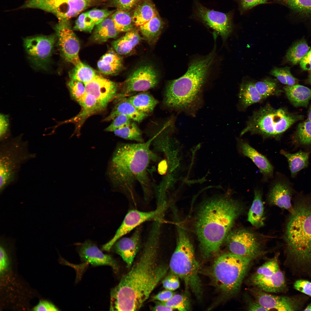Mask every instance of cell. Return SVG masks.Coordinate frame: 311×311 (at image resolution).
<instances>
[{
  "mask_svg": "<svg viewBox=\"0 0 311 311\" xmlns=\"http://www.w3.org/2000/svg\"><path fill=\"white\" fill-rule=\"evenodd\" d=\"M162 225L153 222L139 258L111 290L110 310H139L166 275L168 267L159 258Z\"/></svg>",
  "mask_w": 311,
  "mask_h": 311,
  "instance_id": "6da1fadb",
  "label": "cell"
},
{
  "mask_svg": "<svg viewBox=\"0 0 311 311\" xmlns=\"http://www.w3.org/2000/svg\"><path fill=\"white\" fill-rule=\"evenodd\" d=\"M154 137L146 142L121 143L116 148L109 164L108 175L113 187L133 203H136V187H141L145 200L148 201L153 189L148 168L157 157L150 149Z\"/></svg>",
  "mask_w": 311,
  "mask_h": 311,
  "instance_id": "7a4b0ae2",
  "label": "cell"
},
{
  "mask_svg": "<svg viewBox=\"0 0 311 311\" xmlns=\"http://www.w3.org/2000/svg\"><path fill=\"white\" fill-rule=\"evenodd\" d=\"M283 238L293 274L311 278V194L295 193Z\"/></svg>",
  "mask_w": 311,
  "mask_h": 311,
  "instance_id": "3957f363",
  "label": "cell"
},
{
  "mask_svg": "<svg viewBox=\"0 0 311 311\" xmlns=\"http://www.w3.org/2000/svg\"><path fill=\"white\" fill-rule=\"evenodd\" d=\"M244 210L238 200L224 197L203 203L197 212L196 230L205 257L217 252Z\"/></svg>",
  "mask_w": 311,
  "mask_h": 311,
  "instance_id": "277c9868",
  "label": "cell"
},
{
  "mask_svg": "<svg viewBox=\"0 0 311 311\" xmlns=\"http://www.w3.org/2000/svg\"><path fill=\"white\" fill-rule=\"evenodd\" d=\"M214 51L193 60L183 76L168 81L163 103L168 108L194 115L202 103V91L215 57Z\"/></svg>",
  "mask_w": 311,
  "mask_h": 311,
  "instance_id": "5b68a950",
  "label": "cell"
},
{
  "mask_svg": "<svg viewBox=\"0 0 311 311\" xmlns=\"http://www.w3.org/2000/svg\"><path fill=\"white\" fill-rule=\"evenodd\" d=\"M303 118L302 115L290 113L285 109H275L267 104L253 113L240 135L250 132L265 138H278Z\"/></svg>",
  "mask_w": 311,
  "mask_h": 311,
  "instance_id": "8992f818",
  "label": "cell"
},
{
  "mask_svg": "<svg viewBox=\"0 0 311 311\" xmlns=\"http://www.w3.org/2000/svg\"><path fill=\"white\" fill-rule=\"evenodd\" d=\"M176 246L171 257L169 268L172 274L182 279L186 288H190L198 298L202 290L198 275L199 265L193 246L183 229L177 225Z\"/></svg>",
  "mask_w": 311,
  "mask_h": 311,
  "instance_id": "52a82bcc",
  "label": "cell"
},
{
  "mask_svg": "<svg viewBox=\"0 0 311 311\" xmlns=\"http://www.w3.org/2000/svg\"><path fill=\"white\" fill-rule=\"evenodd\" d=\"M23 134L0 142V192L13 184L22 166L35 158L31 152L28 141H23Z\"/></svg>",
  "mask_w": 311,
  "mask_h": 311,
  "instance_id": "ba28073f",
  "label": "cell"
},
{
  "mask_svg": "<svg viewBox=\"0 0 311 311\" xmlns=\"http://www.w3.org/2000/svg\"><path fill=\"white\" fill-rule=\"evenodd\" d=\"M253 259L231 253L222 254L216 259L211 275L223 294L231 296L237 293Z\"/></svg>",
  "mask_w": 311,
  "mask_h": 311,
  "instance_id": "9c48e42d",
  "label": "cell"
},
{
  "mask_svg": "<svg viewBox=\"0 0 311 311\" xmlns=\"http://www.w3.org/2000/svg\"><path fill=\"white\" fill-rule=\"evenodd\" d=\"M225 240L230 253L239 256L253 259L263 252L258 236L248 229L240 228L230 231Z\"/></svg>",
  "mask_w": 311,
  "mask_h": 311,
  "instance_id": "30bf717a",
  "label": "cell"
},
{
  "mask_svg": "<svg viewBox=\"0 0 311 311\" xmlns=\"http://www.w3.org/2000/svg\"><path fill=\"white\" fill-rule=\"evenodd\" d=\"M167 206H157L156 208L149 211L137 209L129 211L113 237L103 245V250L109 251L115 242L120 238L148 221L162 219Z\"/></svg>",
  "mask_w": 311,
  "mask_h": 311,
  "instance_id": "8fae6325",
  "label": "cell"
},
{
  "mask_svg": "<svg viewBox=\"0 0 311 311\" xmlns=\"http://www.w3.org/2000/svg\"><path fill=\"white\" fill-rule=\"evenodd\" d=\"M193 16L211 28L225 39L232 28L233 12L224 13L208 9L198 0H194Z\"/></svg>",
  "mask_w": 311,
  "mask_h": 311,
  "instance_id": "7c38bea8",
  "label": "cell"
},
{
  "mask_svg": "<svg viewBox=\"0 0 311 311\" xmlns=\"http://www.w3.org/2000/svg\"><path fill=\"white\" fill-rule=\"evenodd\" d=\"M56 36L54 35L28 37L24 40V45L31 62L37 68L48 69Z\"/></svg>",
  "mask_w": 311,
  "mask_h": 311,
  "instance_id": "4fadbf2b",
  "label": "cell"
},
{
  "mask_svg": "<svg viewBox=\"0 0 311 311\" xmlns=\"http://www.w3.org/2000/svg\"><path fill=\"white\" fill-rule=\"evenodd\" d=\"M158 81V74L152 66H141L127 78L116 98L125 97L135 92L147 91L155 87Z\"/></svg>",
  "mask_w": 311,
  "mask_h": 311,
  "instance_id": "5bb4252c",
  "label": "cell"
},
{
  "mask_svg": "<svg viewBox=\"0 0 311 311\" xmlns=\"http://www.w3.org/2000/svg\"><path fill=\"white\" fill-rule=\"evenodd\" d=\"M255 301L269 311H297L302 309L307 299L304 296L292 297L274 295L257 288L250 290Z\"/></svg>",
  "mask_w": 311,
  "mask_h": 311,
  "instance_id": "9a60e30c",
  "label": "cell"
},
{
  "mask_svg": "<svg viewBox=\"0 0 311 311\" xmlns=\"http://www.w3.org/2000/svg\"><path fill=\"white\" fill-rule=\"evenodd\" d=\"M61 54L65 60L74 66L81 62L79 41L72 30L69 20L58 21L54 27Z\"/></svg>",
  "mask_w": 311,
  "mask_h": 311,
  "instance_id": "2e32d148",
  "label": "cell"
},
{
  "mask_svg": "<svg viewBox=\"0 0 311 311\" xmlns=\"http://www.w3.org/2000/svg\"><path fill=\"white\" fill-rule=\"evenodd\" d=\"M104 0H45L47 11L54 14L58 21L69 20L88 7Z\"/></svg>",
  "mask_w": 311,
  "mask_h": 311,
  "instance_id": "e0dca14e",
  "label": "cell"
},
{
  "mask_svg": "<svg viewBox=\"0 0 311 311\" xmlns=\"http://www.w3.org/2000/svg\"><path fill=\"white\" fill-rule=\"evenodd\" d=\"M292 184L285 179L277 181L271 188L268 195L269 204L280 208L287 210L289 213L293 210L292 203L295 194Z\"/></svg>",
  "mask_w": 311,
  "mask_h": 311,
  "instance_id": "ac0fdd59",
  "label": "cell"
},
{
  "mask_svg": "<svg viewBox=\"0 0 311 311\" xmlns=\"http://www.w3.org/2000/svg\"><path fill=\"white\" fill-rule=\"evenodd\" d=\"M84 85L86 93L92 94L106 106L117 98L118 93L116 83L97 75L92 80Z\"/></svg>",
  "mask_w": 311,
  "mask_h": 311,
  "instance_id": "d6986e66",
  "label": "cell"
},
{
  "mask_svg": "<svg viewBox=\"0 0 311 311\" xmlns=\"http://www.w3.org/2000/svg\"><path fill=\"white\" fill-rule=\"evenodd\" d=\"M141 233L142 228L139 226L136 228L131 236L120 238L112 246L115 252L120 255L126 263L127 268H130L132 265L139 250Z\"/></svg>",
  "mask_w": 311,
  "mask_h": 311,
  "instance_id": "ffe728a7",
  "label": "cell"
},
{
  "mask_svg": "<svg viewBox=\"0 0 311 311\" xmlns=\"http://www.w3.org/2000/svg\"><path fill=\"white\" fill-rule=\"evenodd\" d=\"M78 252L81 260L94 266L108 265L115 271L119 269L116 261L110 255L104 254L97 246L90 241L79 245Z\"/></svg>",
  "mask_w": 311,
  "mask_h": 311,
  "instance_id": "44dd1931",
  "label": "cell"
},
{
  "mask_svg": "<svg viewBox=\"0 0 311 311\" xmlns=\"http://www.w3.org/2000/svg\"><path fill=\"white\" fill-rule=\"evenodd\" d=\"M78 102L81 107L80 112L74 117L57 125H60L62 123L73 122L77 124V127L78 128L88 117L95 113L103 110L106 107L98 101L93 96L89 94L86 93Z\"/></svg>",
  "mask_w": 311,
  "mask_h": 311,
  "instance_id": "7402d4cb",
  "label": "cell"
},
{
  "mask_svg": "<svg viewBox=\"0 0 311 311\" xmlns=\"http://www.w3.org/2000/svg\"><path fill=\"white\" fill-rule=\"evenodd\" d=\"M238 146L242 154L252 160L265 178L268 179L272 177L273 168L266 157L243 141H239Z\"/></svg>",
  "mask_w": 311,
  "mask_h": 311,
  "instance_id": "603a6c76",
  "label": "cell"
},
{
  "mask_svg": "<svg viewBox=\"0 0 311 311\" xmlns=\"http://www.w3.org/2000/svg\"><path fill=\"white\" fill-rule=\"evenodd\" d=\"M118 99L110 114L104 120L108 121L113 120L119 115H126L132 120L140 122L147 117L148 114L137 110L126 97L117 98Z\"/></svg>",
  "mask_w": 311,
  "mask_h": 311,
  "instance_id": "cb8c5ba5",
  "label": "cell"
},
{
  "mask_svg": "<svg viewBox=\"0 0 311 311\" xmlns=\"http://www.w3.org/2000/svg\"><path fill=\"white\" fill-rule=\"evenodd\" d=\"M249 283L267 293L281 292L286 289L285 276L280 269L271 276L250 282Z\"/></svg>",
  "mask_w": 311,
  "mask_h": 311,
  "instance_id": "d4e9b609",
  "label": "cell"
},
{
  "mask_svg": "<svg viewBox=\"0 0 311 311\" xmlns=\"http://www.w3.org/2000/svg\"><path fill=\"white\" fill-rule=\"evenodd\" d=\"M283 89L288 99L295 107H307L311 99V90L297 84L286 85Z\"/></svg>",
  "mask_w": 311,
  "mask_h": 311,
  "instance_id": "484cf974",
  "label": "cell"
},
{
  "mask_svg": "<svg viewBox=\"0 0 311 311\" xmlns=\"http://www.w3.org/2000/svg\"><path fill=\"white\" fill-rule=\"evenodd\" d=\"M310 151L301 150L292 153L284 150H281L280 153L285 156L288 162L291 176L294 178L301 170L307 168L309 165Z\"/></svg>",
  "mask_w": 311,
  "mask_h": 311,
  "instance_id": "4316f807",
  "label": "cell"
},
{
  "mask_svg": "<svg viewBox=\"0 0 311 311\" xmlns=\"http://www.w3.org/2000/svg\"><path fill=\"white\" fill-rule=\"evenodd\" d=\"M262 196L260 190L255 191L253 200L248 214V221L256 227H261L264 224V208Z\"/></svg>",
  "mask_w": 311,
  "mask_h": 311,
  "instance_id": "83f0119b",
  "label": "cell"
},
{
  "mask_svg": "<svg viewBox=\"0 0 311 311\" xmlns=\"http://www.w3.org/2000/svg\"><path fill=\"white\" fill-rule=\"evenodd\" d=\"M99 71L105 75H113L120 71L122 67V60L118 54L110 50L103 55L97 63Z\"/></svg>",
  "mask_w": 311,
  "mask_h": 311,
  "instance_id": "f1b7e54d",
  "label": "cell"
},
{
  "mask_svg": "<svg viewBox=\"0 0 311 311\" xmlns=\"http://www.w3.org/2000/svg\"><path fill=\"white\" fill-rule=\"evenodd\" d=\"M158 14L156 7L150 0H143L136 6L132 16L134 24L140 26Z\"/></svg>",
  "mask_w": 311,
  "mask_h": 311,
  "instance_id": "f546056e",
  "label": "cell"
},
{
  "mask_svg": "<svg viewBox=\"0 0 311 311\" xmlns=\"http://www.w3.org/2000/svg\"><path fill=\"white\" fill-rule=\"evenodd\" d=\"M238 98L240 105L244 109L264 100L256 88L255 83L251 82L242 84Z\"/></svg>",
  "mask_w": 311,
  "mask_h": 311,
  "instance_id": "4dcf8cb0",
  "label": "cell"
},
{
  "mask_svg": "<svg viewBox=\"0 0 311 311\" xmlns=\"http://www.w3.org/2000/svg\"><path fill=\"white\" fill-rule=\"evenodd\" d=\"M141 39L138 31L132 29L127 32L124 36L113 41L112 45L118 54L125 55L131 52Z\"/></svg>",
  "mask_w": 311,
  "mask_h": 311,
  "instance_id": "1f68e13d",
  "label": "cell"
},
{
  "mask_svg": "<svg viewBox=\"0 0 311 311\" xmlns=\"http://www.w3.org/2000/svg\"><path fill=\"white\" fill-rule=\"evenodd\" d=\"M292 142L295 147L311 148V122L308 119L298 125Z\"/></svg>",
  "mask_w": 311,
  "mask_h": 311,
  "instance_id": "d6a6232c",
  "label": "cell"
},
{
  "mask_svg": "<svg viewBox=\"0 0 311 311\" xmlns=\"http://www.w3.org/2000/svg\"><path fill=\"white\" fill-rule=\"evenodd\" d=\"M127 98L137 110L148 114L153 111L158 103L152 95L146 92L139 93Z\"/></svg>",
  "mask_w": 311,
  "mask_h": 311,
  "instance_id": "836d02e7",
  "label": "cell"
},
{
  "mask_svg": "<svg viewBox=\"0 0 311 311\" xmlns=\"http://www.w3.org/2000/svg\"><path fill=\"white\" fill-rule=\"evenodd\" d=\"M119 33L111 17H108L96 25L93 39L97 42H103L110 38L116 37Z\"/></svg>",
  "mask_w": 311,
  "mask_h": 311,
  "instance_id": "e575fe53",
  "label": "cell"
},
{
  "mask_svg": "<svg viewBox=\"0 0 311 311\" xmlns=\"http://www.w3.org/2000/svg\"><path fill=\"white\" fill-rule=\"evenodd\" d=\"M302 18L311 19V0H273Z\"/></svg>",
  "mask_w": 311,
  "mask_h": 311,
  "instance_id": "d590c367",
  "label": "cell"
},
{
  "mask_svg": "<svg viewBox=\"0 0 311 311\" xmlns=\"http://www.w3.org/2000/svg\"><path fill=\"white\" fill-rule=\"evenodd\" d=\"M163 26V22L157 14L149 21L139 26L143 36L149 41L154 40L159 35Z\"/></svg>",
  "mask_w": 311,
  "mask_h": 311,
  "instance_id": "8d00e7d4",
  "label": "cell"
},
{
  "mask_svg": "<svg viewBox=\"0 0 311 311\" xmlns=\"http://www.w3.org/2000/svg\"><path fill=\"white\" fill-rule=\"evenodd\" d=\"M136 122L132 121L125 126L113 132L116 136L124 139L139 143L144 142L141 131Z\"/></svg>",
  "mask_w": 311,
  "mask_h": 311,
  "instance_id": "74e56055",
  "label": "cell"
},
{
  "mask_svg": "<svg viewBox=\"0 0 311 311\" xmlns=\"http://www.w3.org/2000/svg\"><path fill=\"white\" fill-rule=\"evenodd\" d=\"M111 17L119 32H127L133 29L132 17L128 11L117 10Z\"/></svg>",
  "mask_w": 311,
  "mask_h": 311,
  "instance_id": "f35d334b",
  "label": "cell"
},
{
  "mask_svg": "<svg viewBox=\"0 0 311 311\" xmlns=\"http://www.w3.org/2000/svg\"><path fill=\"white\" fill-rule=\"evenodd\" d=\"M96 75L93 69L82 62L75 66L69 74L71 79L79 81L84 84L91 81Z\"/></svg>",
  "mask_w": 311,
  "mask_h": 311,
  "instance_id": "ab89813d",
  "label": "cell"
},
{
  "mask_svg": "<svg viewBox=\"0 0 311 311\" xmlns=\"http://www.w3.org/2000/svg\"><path fill=\"white\" fill-rule=\"evenodd\" d=\"M310 49L304 39L295 42L288 50L286 55L287 60L294 65L300 62Z\"/></svg>",
  "mask_w": 311,
  "mask_h": 311,
  "instance_id": "60d3db41",
  "label": "cell"
},
{
  "mask_svg": "<svg viewBox=\"0 0 311 311\" xmlns=\"http://www.w3.org/2000/svg\"><path fill=\"white\" fill-rule=\"evenodd\" d=\"M280 270L277 258L268 261L259 268L249 279V282L271 276Z\"/></svg>",
  "mask_w": 311,
  "mask_h": 311,
  "instance_id": "b9f144b4",
  "label": "cell"
},
{
  "mask_svg": "<svg viewBox=\"0 0 311 311\" xmlns=\"http://www.w3.org/2000/svg\"><path fill=\"white\" fill-rule=\"evenodd\" d=\"M255 85L264 99L270 96L279 95L282 92L277 82L271 79H266L259 81L255 83Z\"/></svg>",
  "mask_w": 311,
  "mask_h": 311,
  "instance_id": "7bdbcfd3",
  "label": "cell"
},
{
  "mask_svg": "<svg viewBox=\"0 0 311 311\" xmlns=\"http://www.w3.org/2000/svg\"><path fill=\"white\" fill-rule=\"evenodd\" d=\"M270 74L283 84L292 86L298 83L297 80L292 75L289 67L275 68L271 71Z\"/></svg>",
  "mask_w": 311,
  "mask_h": 311,
  "instance_id": "ee69618b",
  "label": "cell"
},
{
  "mask_svg": "<svg viewBox=\"0 0 311 311\" xmlns=\"http://www.w3.org/2000/svg\"><path fill=\"white\" fill-rule=\"evenodd\" d=\"M164 305L173 309L179 311H187L189 309V304L187 298L180 294H174L169 300L162 302Z\"/></svg>",
  "mask_w": 311,
  "mask_h": 311,
  "instance_id": "f6af8a7d",
  "label": "cell"
},
{
  "mask_svg": "<svg viewBox=\"0 0 311 311\" xmlns=\"http://www.w3.org/2000/svg\"><path fill=\"white\" fill-rule=\"evenodd\" d=\"M79 81L71 79L68 84L70 94L78 102L86 94L85 85Z\"/></svg>",
  "mask_w": 311,
  "mask_h": 311,
  "instance_id": "bcb514c9",
  "label": "cell"
},
{
  "mask_svg": "<svg viewBox=\"0 0 311 311\" xmlns=\"http://www.w3.org/2000/svg\"><path fill=\"white\" fill-rule=\"evenodd\" d=\"M86 12L88 17L96 26L113 14L114 11L94 9Z\"/></svg>",
  "mask_w": 311,
  "mask_h": 311,
  "instance_id": "7dc6e473",
  "label": "cell"
},
{
  "mask_svg": "<svg viewBox=\"0 0 311 311\" xmlns=\"http://www.w3.org/2000/svg\"><path fill=\"white\" fill-rule=\"evenodd\" d=\"M12 137L10 130V119L9 114L1 113L0 114V141Z\"/></svg>",
  "mask_w": 311,
  "mask_h": 311,
  "instance_id": "c3c4849f",
  "label": "cell"
},
{
  "mask_svg": "<svg viewBox=\"0 0 311 311\" xmlns=\"http://www.w3.org/2000/svg\"><path fill=\"white\" fill-rule=\"evenodd\" d=\"M95 26L85 12L79 16L75 21L73 29L76 30L90 32Z\"/></svg>",
  "mask_w": 311,
  "mask_h": 311,
  "instance_id": "681fc988",
  "label": "cell"
},
{
  "mask_svg": "<svg viewBox=\"0 0 311 311\" xmlns=\"http://www.w3.org/2000/svg\"><path fill=\"white\" fill-rule=\"evenodd\" d=\"M132 120L127 116L119 115L113 120L111 124L105 129L107 132H114L130 123Z\"/></svg>",
  "mask_w": 311,
  "mask_h": 311,
  "instance_id": "f907efd6",
  "label": "cell"
},
{
  "mask_svg": "<svg viewBox=\"0 0 311 311\" xmlns=\"http://www.w3.org/2000/svg\"><path fill=\"white\" fill-rule=\"evenodd\" d=\"M237 3L240 12L243 13L259 5L265 4L269 0H235Z\"/></svg>",
  "mask_w": 311,
  "mask_h": 311,
  "instance_id": "816d5d0a",
  "label": "cell"
},
{
  "mask_svg": "<svg viewBox=\"0 0 311 311\" xmlns=\"http://www.w3.org/2000/svg\"><path fill=\"white\" fill-rule=\"evenodd\" d=\"M139 0H111L112 5L118 10H129L134 7Z\"/></svg>",
  "mask_w": 311,
  "mask_h": 311,
  "instance_id": "f5cc1de1",
  "label": "cell"
},
{
  "mask_svg": "<svg viewBox=\"0 0 311 311\" xmlns=\"http://www.w3.org/2000/svg\"><path fill=\"white\" fill-rule=\"evenodd\" d=\"M178 277L172 274L166 277L163 280V286L166 289L172 291L178 289L179 286Z\"/></svg>",
  "mask_w": 311,
  "mask_h": 311,
  "instance_id": "db71d44e",
  "label": "cell"
},
{
  "mask_svg": "<svg viewBox=\"0 0 311 311\" xmlns=\"http://www.w3.org/2000/svg\"><path fill=\"white\" fill-rule=\"evenodd\" d=\"M294 288L297 290L311 296V282L306 280H296L294 284Z\"/></svg>",
  "mask_w": 311,
  "mask_h": 311,
  "instance_id": "11a10c76",
  "label": "cell"
},
{
  "mask_svg": "<svg viewBox=\"0 0 311 311\" xmlns=\"http://www.w3.org/2000/svg\"><path fill=\"white\" fill-rule=\"evenodd\" d=\"M33 311H56L59 310L51 302L46 300H40L32 309Z\"/></svg>",
  "mask_w": 311,
  "mask_h": 311,
  "instance_id": "9f6ffc18",
  "label": "cell"
},
{
  "mask_svg": "<svg viewBox=\"0 0 311 311\" xmlns=\"http://www.w3.org/2000/svg\"><path fill=\"white\" fill-rule=\"evenodd\" d=\"M171 291L166 289L162 291L154 296L153 299L161 302H165L169 300L174 295Z\"/></svg>",
  "mask_w": 311,
  "mask_h": 311,
  "instance_id": "6f0895ef",
  "label": "cell"
},
{
  "mask_svg": "<svg viewBox=\"0 0 311 311\" xmlns=\"http://www.w3.org/2000/svg\"><path fill=\"white\" fill-rule=\"evenodd\" d=\"M301 67L304 70H311V50L308 52L300 62Z\"/></svg>",
  "mask_w": 311,
  "mask_h": 311,
  "instance_id": "680465c9",
  "label": "cell"
},
{
  "mask_svg": "<svg viewBox=\"0 0 311 311\" xmlns=\"http://www.w3.org/2000/svg\"><path fill=\"white\" fill-rule=\"evenodd\" d=\"M248 309L249 311H268L256 301L250 302Z\"/></svg>",
  "mask_w": 311,
  "mask_h": 311,
  "instance_id": "91938a15",
  "label": "cell"
},
{
  "mask_svg": "<svg viewBox=\"0 0 311 311\" xmlns=\"http://www.w3.org/2000/svg\"><path fill=\"white\" fill-rule=\"evenodd\" d=\"M154 311H172L173 309L164 305L162 302H157L156 305L152 308Z\"/></svg>",
  "mask_w": 311,
  "mask_h": 311,
  "instance_id": "94428289",
  "label": "cell"
},
{
  "mask_svg": "<svg viewBox=\"0 0 311 311\" xmlns=\"http://www.w3.org/2000/svg\"><path fill=\"white\" fill-rule=\"evenodd\" d=\"M168 165L166 160L162 161L159 164L158 170L159 173L163 175L165 174L167 170Z\"/></svg>",
  "mask_w": 311,
  "mask_h": 311,
  "instance_id": "6125c7cd",
  "label": "cell"
},
{
  "mask_svg": "<svg viewBox=\"0 0 311 311\" xmlns=\"http://www.w3.org/2000/svg\"><path fill=\"white\" fill-rule=\"evenodd\" d=\"M308 119L311 122V105H310L308 111Z\"/></svg>",
  "mask_w": 311,
  "mask_h": 311,
  "instance_id": "be15d7a7",
  "label": "cell"
},
{
  "mask_svg": "<svg viewBox=\"0 0 311 311\" xmlns=\"http://www.w3.org/2000/svg\"><path fill=\"white\" fill-rule=\"evenodd\" d=\"M303 310L311 311V303L308 305Z\"/></svg>",
  "mask_w": 311,
  "mask_h": 311,
  "instance_id": "e7e4bbea",
  "label": "cell"
},
{
  "mask_svg": "<svg viewBox=\"0 0 311 311\" xmlns=\"http://www.w3.org/2000/svg\"><path fill=\"white\" fill-rule=\"evenodd\" d=\"M309 83L311 85V70H310L308 79Z\"/></svg>",
  "mask_w": 311,
  "mask_h": 311,
  "instance_id": "03108f58",
  "label": "cell"
}]
</instances>
